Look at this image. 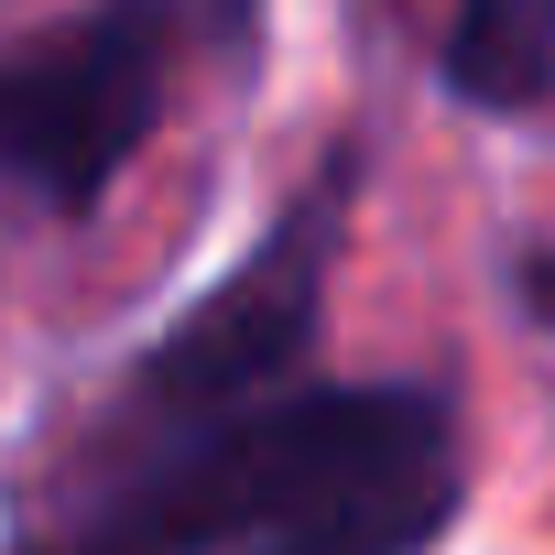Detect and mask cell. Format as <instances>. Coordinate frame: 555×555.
<instances>
[{
	"label": "cell",
	"instance_id": "obj_1",
	"mask_svg": "<svg viewBox=\"0 0 555 555\" xmlns=\"http://www.w3.org/2000/svg\"><path fill=\"white\" fill-rule=\"evenodd\" d=\"M468 468L457 392L436 371L403 382H284L240 414L142 436V447H66L55 501L12 533V555H250L327 501L382 479Z\"/></svg>",
	"mask_w": 555,
	"mask_h": 555
},
{
	"label": "cell",
	"instance_id": "obj_2",
	"mask_svg": "<svg viewBox=\"0 0 555 555\" xmlns=\"http://www.w3.org/2000/svg\"><path fill=\"white\" fill-rule=\"evenodd\" d=\"M360 164H371L360 142H327L317 175L284 196V218H272L153 349H131L120 392L66 447H142V436H175V425H207V414H240L261 392H284L317 360V327H327V284H338L349 207H360Z\"/></svg>",
	"mask_w": 555,
	"mask_h": 555
},
{
	"label": "cell",
	"instance_id": "obj_3",
	"mask_svg": "<svg viewBox=\"0 0 555 555\" xmlns=\"http://www.w3.org/2000/svg\"><path fill=\"white\" fill-rule=\"evenodd\" d=\"M196 44V0H88L55 34L0 44V185L77 218L164 131Z\"/></svg>",
	"mask_w": 555,
	"mask_h": 555
},
{
	"label": "cell",
	"instance_id": "obj_4",
	"mask_svg": "<svg viewBox=\"0 0 555 555\" xmlns=\"http://www.w3.org/2000/svg\"><path fill=\"white\" fill-rule=\"evenodd\" d=\"M436 77L490 109V120H522L555 99V0H447L436 23Z\"/></svg>",
	"mask_w": 555,
	"mask_h": 555
},
{
	"label": "cell",
	"instance_id": "obj_5",
	"mask_svg": "<svg viewBox=\"0 0 555 555\" xmlns=\"http://www.w3.org/2000/svg\"><path fill=\"white\" fill-rule=\"evenodd\" d=\"M457 501H468V468L382 479V490H360V501L306 512L295 533H272V544H250V555H436L447 522H457Z\"/></svg>",
	"mask_w": 555,
	"mask_h": 555
}]
</instances>
